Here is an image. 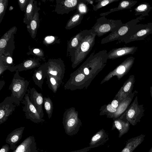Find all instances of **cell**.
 I'll return each instance as SVG.
<instances>
[{
    "label": "cell",
    "instance_id": "obj_4",
    "mask_svg": "<svg viewBox=\"0 0 152 152\" xmlns=\"http://www.w3.org/2000/svg\"><path fill=\"white\" fill-rule=\"evenodd\" d=\"M62 123L66 134L72 136L77 134L82 125L80 119L78 117V113L75 108L70 107L64 112Z\"/></svg>",
    "mask_w": 152,
    "mask_h": 152
},
{
    "label": "cell",
    "instance_id": "obj_5",
    "mask_svg": "<svg viewBox=\"0 0 152 152\" xmlns=\"http://www.w3.org/2000/svg\"><path fill=\"white\" fill-rule=\"evenodd\" d=\"M145 18L140 15L123 24L116 31L111 32L108 36L103 38L101 43L104 44L115 40L118 41L127 36L134 26Z\"/></svg>",
    "mask_w": 152,
    "mask_h": 152
},
{
    "label": "cell",
    "instance_id": "obj_17",
    "mask_svg": "<svg viewBox=\"0 0 152 152\" xmlns=\"http://www.w3.org/2000/svg\"><path fill=\"white\" fill-rule=\"evenodd\" d=\"M80 0H59L58 1L57 12L63 15L76 10Z\"/></svg>",
    "mask_w": 152,
    "mask_h": 152
},
{
    "label": "cell",
    "instance_id": "obj_15",
    "mask_svg": "<svg viewBox=\"0 0 152 152\" xmlns=\"http://www.w3.org/2000/svg\"><path fill=\"white\" fill-rule=\"evenodd\" d=\"M12 152H38L34 136H30L26 138Z\"/></svg>",
    "mask_w": 152,
    "mask_h": 152
},
{
    "label": "cell",
    "instance_id": "obj_2",
    "mask_svg": "<svg viewBox=\"0 0 152 152\" xmlns=\"http://www.w3.org/2000/svg\"><path fill=\"white\" fill-rule=\"evenodd\" d=\"M84 31L80 45L74 56L71 59L73 69L76 67L83 61L92 50L95 44L96 36L94 31L91 29Z\"/></svg>",
    "mask_w": 152,
    "mask_h": 152
},
{
    "label": "cell",
    "instance_id": "obj_10",
    "mask_svg": "<svg viewBox=\"0 0 152 152\" xmlns=\"http://www.w3.org/2000/svg\"><path fill=\"white\" fill-rule=\"evenodd\" d=\"M21 102L24 105L23 110L25 113L26 119H30L36 124L45 121L44 119L41 118L36 107L31 102L28 94H26L24 99Z\"/></svg>",
    "mask_w": 152,
    "mask_h": 152
},
{
    "label": "cell",
    "instance_id": "obj_48",
    "mask_svg": "<svg viewBox=\"0 0 152 152\" xmlns=\"http://www.w3.org/2000/svg\"><path fill=\"white\" fill-rule=\"evenodd\" d=\"M148 152H152V147L150 149V150H149V151Z\"/></svg>",
    "mask_w": 152,
    "mask_h": 152
},
{
    "label": "cell",
    "instance_id": "obj_39",
    "mask_svg": "<svg viewBox=\"0 0 152 152\" xmlns=\"http://www.w3.org/2000/svg\"><path fill=\"white\" fill-rule=\"evenodd\" d=\"M57 38L53 36H48L44 39V42L45 44H49L53 42Z\"/></svg>",
    "mask_w": 152,
    "mask_h": 152
},
{
    "label": "cell",
    "instance_id": "obj_11",
    "mask_svg": "<svg viewBox=\"0 0 152 152\" xmlns=\"http://www.w3.org/2000/svg\"><path fill=\"white\" fill-rule=\"evenodd\" d=\"M47 64V73L52 75L62 83L65 72V66L61 59H50Z\"/></svg>",
    "mask_w": 152,
    "mask_h": 152
},
{
    "label": "cell",
    "instance_id": "obj_12",
    "mask_svg": "<svg viewBox=\"0 0 152 152\" xmlns=\"http://www.w3.org/2000/svg\"><path fill=\"white\" fill-rule=\"evenodd\" d=\"M11 96L6 97L0 104V124H3L15 111V106Z\"/></svg>",
    "mask_w": 152,
    "mask_h": 152
},
{
    "label": "cell",
    "instance_id": "obj_43",
    "mask_svg": "<svg viewBox=\"0 0 152 152\" xmlns=\"http://www.w3.org/2000/svg\"><path fill=\"white\" fill-rule=\"evenodd\" d=\"M33 52L34 54L38 55H39L40 56H41L40 55H43L41 51V50L38 48H35L33 50Z\"/></svg>",
    "mask_w": 152,
    "mask_h": 152
},
{
    "label": "cell",
    "instance_id": "obj_45",
    "mask_svg": "<svg viewBox=\"0 0 152 152\" xmlns=\"http://www.w3.org/2000/svg\"><path fill=\"white\" fill-rule=\"evenodd\" d=\"M5 84V81L3 80H0V91L2 88Z\"/></svg>",
    "mask_w": 152,
    "mask_h": 152
},
{
    "label": "cell",
    "instance_id": "obj_44",
    "mask_svg": "<svg viewBox=\"0 0 152 152\" xmlns=\"http://www.w3.org/2000/svg\"><path fill=\"white\" fill-rule=\"evenodd\" d=\"M6 62L8 64L12 63V59L11 57L8 56L7 57L6 59Z\"/></svg>",
    "mask_w": 152,
    "mask_h": 152
},
{
    "label": "cell",
    "instance_id": "obj_22",
    "mask_svg": "<svg viewBox=\"0 0 152 152\" xmlns=\"http://www.w3.org/2000/svg\"><path fill=\"white\" fill-rule=\"evenodd\" d=\"M84 30L80 31L72 37L67 43V53L71 59L74 55L81 41L84 33Z\"/></svg>",
    "mask_w": 152,
    "mask_h": 152
},
{
    "label": "cell",
    "instance_id": "obj_34",
    "mask_svg": "<svg viewBox=\"0 0 152 152\" xmlns=\"http://www.w3.org/2000/svg\"><path fill=\"white\" fill-rule=\"evenodd\" d=\"M44 105L45 110L48 115L49 119L52 117L53 111V103L50 98L44 97Z\"/></svg>",
    "mask_w": 152,
    "mask_h": 152
},
{
    "label": "cell",
    "instance_id": "obj_19",
    "mask_svg": "<svg viewBox=\"0 0 152 152\" xmlns=\"http://www.w3.org/2000/svg\"><path fill=\"white\" fill-rule=\"evenodd\" d=\"M109 140L107 133L103 129L96 132L91 138L89 143L91 148L104 144Z\"/></svg>",
    "mask_w": 152,
    "mask_h": 152
},
{
    "label": "cell",
    "instance_id": "obj_1",
    "mask_svg": "<svg viewBox=\"0 0 152 152\" xmlns=\"http://www.w3.org/2000/svg\"><path fill=\"white\" fill-rule=\"evenodd\" d=\"M107 51L93 52L83 63L71 74L64 86L65 89L72 91L87 89L96 76L106 66L108 58Z\"/></svg>",
    "mask_w": 152,
    "mask_h": 152
},
{
    "label": "cell",
    "instance_id": "obj_9",
    "mask_svg": "<svg viewBox=\"0 0 152 152\" xmlns=\"http://www.w3.org/2000/svg\"><path fill=\"white\" fill-rule=\"evenodd\" d=\"M134 59V58L132 56L128 57L106 76L101 84L109 81L115 76H116L118 80H120L128 72L133 64Z\"/></svg>",
    "mask_w": 152,
    "mask_h": 152
},
{
    "label": "cell",
    "instance_id": "obj_47",
    "mask_svg": "<svg viewBox=\"0 0 152 152\" xmlns=\"http://www.w3.org/2000/svg\"><path fill=\"white\" fill-rule=\"evenodd\" d=\"M150 92L151 97L152 98V86H151L150 88Z\"/></svg>",
    "mask_w": 152,
    "mask_h": 152
},
{
    "label": "cell",
    "instance_id": "obj_14",
    "mask_svg": "<svg viewBox=\"0 0 152 152\" xmlns=\"http://www.w3.org/2000/svg\"><path fill=\"white\" fill-rule=\"evenodd\" d=\"M138 47L135 46L125 47L113 49L108 53V59H114L122 56L134 54L137 50Z\"/></svg>",
    "mask_w": 152,
    "mask_h": 152
},
{
    "label": "cell",
    "instance_id": "obj_13",
    "mask_svg": "<svg viewBox=\"0 0 152 152\" xmlns=\"http://www.w3.org/2000/svg\"><path fill=\"white\" fill-rule=\"evenodd\" d=\"M135 81L134 75H130L116 94L114 98L116 99L120 102L126 98L132 92Z\"/></svg>",
    "mask_w": 152,
    "mask_h": 152
},
{
    "label": "cell",
    "instance_id": "obj_30",
    "mask_svg": "<svg viewBox=\"0 0 152 152\" xmlns=\"http://www.w3.org/2000/svg\"><path fill=\"white\" fill-rule=\"evenodd\" d=\"M40 63L38 60L31 59L23 61L18 65L19 72L29 70L39 66Z\"/></svg>",
    "mask_w": 152,
    "mask_h": 152
},
{
    "label": "cell",
    "instance_id": "obj_32",
    "mask_svg": "<svg viewBox=\"0 0 152 152\" xmlns=\"http://www.w3.org/2000/svg\"><path fill=\"white\" fill-rule=\"evenodd\" d=\"M117 108L113 107L110 103L106 105L102 106L100 109V115H106L107 118H110L116 112Z\"/></svg>",
    "mask_w": 152,
    "mask_h": 152
},
{
    "label": "cell",
    "instance_id": "obj_25",
    "mask_svg": "<svg viewBox=\"0 0 152 152\" xmlns=\"http://www.w3.org/2000/svg\"><path fill=\"white\" fill-rule=\"evenodd\" d=\"M137 3V1L135 0H123L119 3L118 7L111 9L108 12L100 13L99 15L101 16H105L113 12L123 10L130 9Z\"/></svg>",
    "mask_w": 152,
    "mask_h": 152
},
{
    "label": "cell",
    "instance_id": "obj_27",
    "mask_svg": "<svg viewBox=\"0 0 152 152\" xmlns=\"http://www.w3.org/2000/svg\"><path fill=\"white\" fill-rule=\"evenodd\" d=\"M84 15L78 11L71 16L67 21L65 28L70 30L80 24Z\"/></svg>",
    "mask_w": 152,
    "mask_h": 152
},
{
    "label": "cell",
    "instance_id": "obj_41",
    "mask_svg": "<svg viewBox=\"0 0 152 152\" xmlns=\"http://www.w3.org/2000/svg\"><path fill=\"white\" fill-rule=\"evenodd\" d=\"M119 103V102L116 99L114 98V99L111 102L110 104L113 107L117 109Z\"/></svg>",
    "mask_w": 152,
    "mask_h": 152
},
{
    "label": "cell",
    "instance_id": "obj_37",
    "mask_svg": "<svg viewBox=\"0 0 152 152\" xmlns=\"http://www.w3.org/2000/svg\"><path fill=\"white\" fill-rule=\"evenodd\" d=\"M7 0H0V21L1 22L7 6Z\"/></svg>",
    "mask_w": 152,
    "mask_h": 152
},
{
    "label": "cell",
    "instance_id": "obj_16",
    "mask_svg": "<svg viewBox=\"0 0 152 152\" xmlns=\"http://www.w3.org/2000/svg\"><path fill=\"white\" fill-rule=\"evenodd\" d=\"M29 97L31 102L36 107L41 118H43L44 115L42 107L44 97L42 94L39 93L33 87L30 89Z\"/></svg>",
    "mask_w": 152,
    "mask_h": 152
},
{
    "label": "cell",
    "instance_id": "obj_7",
    "mask_svg": "<svg viewBox=\"0 0 152 152\" xmlns=\"http://www.w3.org/2000/svg\"><path fill=\"white\" fill-rule=\"evenodd\" d=\"M152 34V23L137 24L126 37L118 41L117 43L124 42L126 44L130 42L143 40Z\"/></svg>",
    "mask_w": 152,
    "mask_h": 152
},
{
    "label": "cell",
    "instance_id": "obj_36",
    "mask_svg": "<svg viewBox=\"0 0 152 152\" xmlns=\"http://www.w3.org/2000/svg\"><path fill=\"white\" fill-rule=\"evenodd\" d=\"M76 10L77 11L84 15L87 14L89 10L86 0H80Z\"/></svg>",
    "mask_w": 152,
    "mask_h": 152
},
{
    "label": "cell",
    "instance_id": "obj_40",
    "mask_svg": "<svg viewBox=\"0 0 152 152\" xmlns=\"http://www.w3.org/2000/svg\"><path fill=\"white\" fill-rule=\"evenodd\" d=\"M10 149V146L7 144L2 146L0 150V152H9Z\"/></svg>",
    "mask_w": 152,
    "mask_h": 152
},
{
    "label": "cell",
    "instance_id": "obj_29",
    "mask_svg": "<svg viewBox=\"0 0 152 152\" xmlns=\"http://www.w3.org/2000/svg\"><path fill=\"white\" fill-rule=\"evenodd\" d=\"M34 0H29L26 9L23 22L27 25L32 19L34 14L36 4H34Z\"/></svg>",
    "mask_w": 152,
    "mask_h": 152
},
{
    "label": "cell",
    "instance_id": "obj_24",
    "mask_svg": "<svg viewBox=\"0 0 152 152\" xmlns=\"http://www.w3.org/2000/svg\"><path fill=\"white\" fill-rule=\"evenodd\" d=\"M145 135H141L128 140L124 148L121 152H133L144 140Z\"/></svg>",
    "mask_w": 152,
    "mask_h": 152
},
{
    "label": "cell",
    "instance_id": "obj_20",
    "mask_svg": "<svg viewBox=\"0 0 152 152\" xmlns=\"http://www.w3.org/2000/svg\"><path fill=\"white\" fill-rule=\"evenodd\" d=\"M113 121L111 129L113 130L116 129L119 132L118 137L121 138L128 132L130 124L124 117L121 116L118 118L113 119Z\"/></svg>",
    "mask_w": 152,
    "mask_h": 152
},
{
    "label": "cell",
    "instance_id": "obj_38",
    "mask_svg": "<svg viewBox=\"0 0 152 152\" xmlns=\"http://www.w3.org/2000/svg\"><path fill=\"white\" fill-rule=\"evenodd\" d=\"M29 1L28 0H18L19 5L21 10L23 11L26 9Z\"/></svg>",
    "mask_w": 152,
    "mask_h": 152
},
{
    "label": "cell",
    "instance_id": "obj_21",
    "mask_svg": "<svg viewBox=\"0 0 152 152\" xmlns=\"http://www.w3.org/2000/svg\"><path fill=\"white\" fill-rule=\"evenodd\" d=\"M137 93V91H135L134 92L131 93L126 98L121 101L117 109L116 112L110 118L113 119L118 118L124 113L130 105L134 97Z\"/></svg>",
    "mask_w": 152,
    "mask_h": 152
},
{
    "label": "cell",
    "instance_id": "obj_6",
    "mask_svg": "<svg viewBox=\"0 0 152 152\" xmlns=\"http://www.w3.org/2000/svg\"><path fill=\"white\" fill-rule=\"evenodd\" d=\"M123 24L120 20L108 19L105 16H102L97 19L91 29L94 31L96 36L100 37L109 32L116 31Z\"/></svg>",
    "mask_w": 152,
    "mask_h": 152
},
{
    "label": "cell",
    "instance_id": "obj_42",
    "mask_svg": "<svg viewBox=\"0 0 152 152\" xmlns=\"http://www.w3.org/2000/svg\"><path fill=\"white\" fill-rule=\"evenodd\" d=\"M91 148L89 146L87 147H85L82 149L79 150L75 151H73L69 152H87L90 150Z\"/></svg>",
    "mask_w": 152,
    "mask_h": 152
},
{
    "label": "cell",
    "instance_id": "obj_35",
    "mask_svg": "<svg viewBox=\"0 0 152 152\" xmlns=\"http://www.w3.org/2000/svg\"><path fill=\"white\" fill-rule=\"evenodd\" d=\"M119 0H95L94 1L97 3L95 5H92L93 10L96 11L102 7L113 2L117 1Z\"/></svg>",
    "mask_w": 152,
    "mask_h": 152
},
{
    "label": "cell",
    "instance_id": "obj_23",
    "mask_svg": "<svg viewBox=\"0 0 152 152\" xmlns=\"http://www.w3.org/2000/svg\"><path fill=\"white\" fill-rule=\"evenodd\" d=\"M46 75L47 64L45 63L34 70L32 77L35 84L42 90L44 80L46 77Z\"/></svg>",
    "mask_w": 152,
    "mask_h": 152
},
{
    "label": "cell",
    "instance_id": "obj_18",
    "mask_svg": "<svg viewBox=\"0 0 152 152\" xmlns=\"http://www.w3.org/2000/svg\"><path fill=\"white\" fill-rule=\"evenodd\" d=\"M25 127L16 128L7 135L6 142L10 145V149L15 150L18 147L17 144L21 139Z\"/></svg>",
    "mask_w": 152,
    "mask_h": 152
},
{
    "label": "cell",
    "instance_id": "obj_28",
    "mask_svg": "<svg viewBox=\"0 0 152 152\" xmlns=\"http://www.w3.org/2000/svg\"><path fill=\"white\" fill-rule=\"evenodd\" d=\"M152 9V7L148 3L144 2L134 9V15L136 16L140 15L144 17L148 16V13Z\"/></svg>",
    "mask_w": 152,
    "mask_h": 152
},
{
    "label": "cell",
    "instance_id": "obj_31",
    "mask_svg": "<svg viewBox=\"0 0 152 152\" xmlns=\"http://www.w3.org/2000/svg\"><path fill=\"white\" fill-rule=\"evenodd\" d=\"M46 77L48 87L53 93H56L62 83L54 76L47 73Z\"/></svg>",
    "mask_w": 152,
    "mask_h": 152
},
{
    "label": "cell",
    "instance_id": "obj_46",
    "mask_svg": "<svg viewBox=\"0 0 152 152\" xmlns=\"http://www.w3.org/2000/svg\"><path fill=\"white\" fill-rule=\"evenodd\" d=\"M86 1L88 5L89 4H91L92 5L94 1L91 0H86Z\"/></svg>",
    "mask_w": 152,
    "mask_h": 152
},
{
    "label": "cell",
    "instance_id": "obj_26",
    "mask_svg": "<svg viewBox=\"0 0 152 152\" xmlns=\"http://www.w3.org/2000/svg\"><path fill=\"white\" fill-rule=\"evenodd\" d=\"M39 22V13L38 9L35 5V13L32 19L29 24L27 25V27L28 32L30 34L31 37L34 38L36 36L37 30Z\"/></svg>",
    "mask_w": 152,
    "mask_h": 152
},
{
    "label": "cell",
    "instance_id": "obj_33",
    "mask_svg": "<svg viewBox=\"0 0 152 152\" xmlns=\"http://www.w3.org/2000/svg\"><path fill=\"white\" fill-rule=\"evenodd\" d=\"M15 27H13L10 30L7 32L2 37L0 40V51L2 50V49L5 48L6 46L7 42L10 39L11 36L13 34L16 28Z\"/></svg>",
    "mask_w": 152,
    "mask_h": 152
},
{
    "label": "cell",
    "instance_id": "obj_3",
    "mask_svg": "<svg viewBox=\"0 0 152 152\" xmlns=\"http://www.w3.org/2000/svg\"><path fill=\"white\" fill-rule=\"evenodd\" d=\"M29 84V82L21 77L18 69L15 71L9 89L11 90V97L13 103L18 106L24 97Z\"/></svg>",
    "mask_w": 152,
    "mask_h": 152
},
{
    "label": "cell",
    "instance_id": "obj_8",
    "mask_svg": "<svg viewBox=\"0 0 152 152\" xmlns=\"http://www.w3.org/2000/svg\"><path fill=\"white\" fill-rule=\"evenodd\" d=\"M145 111L143 104H139L138 97L136 96L133 102L121 116L134 126L140 121L144 115Z\"/></svg>",
    "mask_w": 152,
    "mask_h": 152
}]
</instances>
